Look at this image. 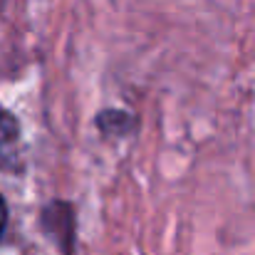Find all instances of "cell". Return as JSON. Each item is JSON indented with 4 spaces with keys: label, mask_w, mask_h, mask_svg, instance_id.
<instances>
[{
    "label": "cell",
    "mask_w": 255,
    "mask_h": 255,
    "mask_svg": "<svg viewBox=\"0 0 255 255\" xmlns=\"http://www.w3.org/2000/svg\"><path fill=\"white\" fill-rule=\"evenodd\" d=\"M97 129L109 139H119L136 129V117L124 109H102L97 114Z\"/></svg>",
    "instance_id": "3"
},
{
    "label": "cell",
    "mask_w": 255,
    "mask_h": 255,
    "mask_svg": "<svg viewBox=\"0 0 255 255\" xmlns=\"http://www.w3.org/2000/svg\"><path fill=\"white\" fill-rule=\"evenodd\" d=\"M40 228L62 255H75L77 216L70 201H60V198L50 201L40 213Z\"/></svg>",
    "instance_id": "1"
},
{
    "label": "cell",
    "mask_w": 255,
    "mask_h": 255,
    "mask_svg": "<svg viewBox=\"0 0 255 255\" xmlns=\"http://www.w3.org/2000/svg\"><path fill=\"white\" fill-rule=\"evenodd\" d=\"M20 169H22L20 122L12 112L0 107V171L17 173Z\"/></svg>",
    "instance_id": "2"
},
{
    "label": "cell",
    "mask_w": 255,
    "mask_h": 255,
    "mask_svg": "<svg viewBox=\"0 0 255 255\" xmlns=\"http://www.w3.org/2000/svg\"><path fill=\"white\" fill-rule=\"evenodd\" d=\"M7 203H5V198L0 196V241H2V236H5V228H7Z\"/></svg>",
    "instance_id": "4"
}]
</instances>
